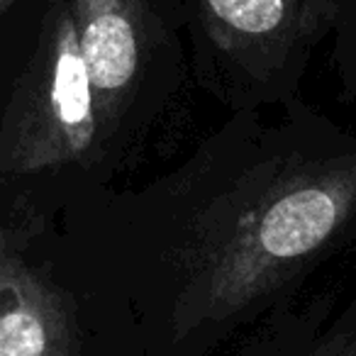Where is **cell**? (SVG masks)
Wrapping results in <instances>:
<instances>
[{"label":"cell","instance_id":"obj_5","mask_svg":"<svg viewBox=\"0 0 356 356\" xmlns=\"http://www.w3.org/2000/svg\"><path fill=\"white\" fill-rule=\"evenodd\" d=\"M210 10L232 30L268 35L286 17V0H208Z\"/></svg>","mask_w":356,"mask_h":356},{"label":"cell","instance_id":"obj_6","mask_svg":"<svg viewBox=\"0 0 356 356\" xmlns=\"http://www.w3.org/2000/svg\"><path fill=\"white\" fill-rule=\"evenodd\" d=\"M8 3H10V0H0V10H3V8H6Z\"/></svg>","mask_w":356,"mask_h":356},{"label":"cell","instance_id":"obj_4","mask_svg":"<svg viewBox=\"0 0 356 356\" xmlns=\"http://www.w3.org/2000/svg\"><path fill=\"white\" fill-rule=\"evenodd\" d=\"M0 356H69L61 300L15 259L0 261Z\"/></svg>","mask_w":356,"mask_h":356},{"label":"cell","instance_id":"obj_7","mask_svg":"<svg viewBox=\"0 0 356 356\" xmlns=\"http://www.w3.org/2000/svg\"><path fill=\"white\" fill-rule=\"evenodd\" d=\"M346 356H356V346H354V349H351V351H349V354H346Z\"/></svg>","mask_w":356,"mask_h":356},{"label":"cell","instance_id":"obj_3","mask_svg":"<svg viewBox=\"0 0 356 356\" xmlns=\"http://www.w3.org/2000/svg\"><path fill=\"white\" fill-rule=\"evenodd\" d=\"M71 20L81 47L95 113H105L129 88L139 69V22L134 0H74Z\"/></svg>","mask_w":356,"mask_h":356},{"label":"cell","instance_id":"obj_2","mask_svg":"<svg viewBox=\"0 0 356 356\" xmlns=\"http://www.w3.org/2000/svg\"><path fill=\"white\" fill-rule=\"evenodd\" d=\"M349 188L339 181L291 186L264 208L252 232V257L261 261H296L325 244L346 213Z\"/></svg>","mask_w":356,"mask_h":356},{"label":"cell","instance_id":"obj_1","mask_svg":"<svg viewBox=\"0 0 356 356\" xmlns=\"http://www.w3.org/2000/svg\"><path fill=\"white\" fill-rule=\"evenodd\" d=\"M95 98L76 27L59 10L8 100L0 173H32L79 159L95 139Z\"/></svg>","mask_w":356,"mask_h":356}]
</instances>
